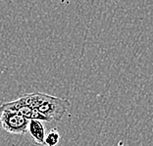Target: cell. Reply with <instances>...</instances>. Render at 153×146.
<instances>
[{
  "mask_svg": "<svg viewBox=\"0 0 153 146\" xmlns=\"http://www.w3.org/2000/svg\"><path fill=\"white\" fill-rule=\"evenodd\" d=\"M69 108H70V101L68 99L50 95L49 98L36 110L51 122H59L68 112Z\"/></svg>",
  "mask_w": 153,
  "mask_h": 146,
  "instance_id": "cell-1",
  "label": "cell"
},
{
  "mask_svg": "<svg viewBox=\"0 0 153 146\" xmlns=\"http://www.w3.org/2000/svg\"><path fill=\"white\" fill-rule=\"evenodd\" d=\"M2 128L7 133L24 135L27 133L30 121L16 113L9 111H0Z\"/></svg>",
  "mask_w": 153,
  "mask_h": 146,
  "instance_id": "cell-2",
  "label": "cell"
},
{
  "mask_svg": "<svg viewBox=\"0 0 153 146\" xmlns=\"http://www.w3.org/2000/svg\"><path fill=\"white\" fill-rule=\"evenodd\" d=\"M49 94H45V93L40 92H34V93H29V94H25L22 97H20L17 100L24 106L30 107L33 109H37L38 107L41 106L42 104L49 98Z\"/></svg>",
  "mask_w": 153,
  "mask_h": 146,
  "instance_id": "cell-3",
  "label": "cell"
},
{
  "mask_svg": "<svg viewBox=\"0 0 153 146\" xmlns=\"http://www.w3.org/2000/svg\"><path fill=\"white\" fill-rule=\"evenodd\" d=\"M27 133L32 136L36 143L44 145L45 139V127L42 122L39 121H30Z\"/></svg>",
  "mask_w": 153,
  "mask_h": 146,
  "instance_id": "cell-4",
  "label": "cell"
},
{
  "mask_svg": "<svg viewBox=\"0 0 153 146\" xmlns=\"http://www.w3.org/2000/svg\"><path fill=\"white\" fill-rule=\"evenodd\" d=\"M60 141V133H58L56 128H52L49 133H46L44 139L45 146H56Z\"/></svg>",
  "mask_w": 153,
  "mask_h": 146,
  "instance_id": "cell-5",
  "label": "cell"
},
{
  "mask_svg": "<svg viewBox=\"0 0 153 146\" xmlns=\"http://www.w3.org/2000/svg\"><path fill=\"white\" fill-rule=\"evenodd\" d=\"M2 130V124H1V119H0V130Z\"/></svg>",
  "mask_w": 153,
  "mask_h": 146,
  "instance_id": "cell-6",
  "label": "cell"
}]
</instances>
